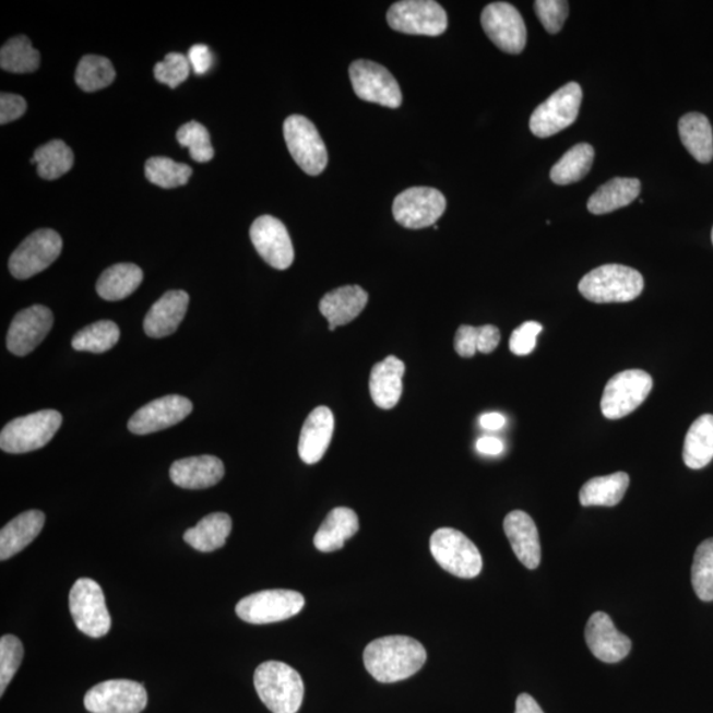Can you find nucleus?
I'll list each match as a JSON object with an SVG mask.
<instances>
[{"instance_id":"8","label":"nucleus","mask_w":713,"mask_h":713,"mask_svg":"<svg viewBox=\"0 0 713 713\" xmlns=\"http://www.w3.org/2000/svg\"><path fill=\"white\" fill-rule=\"evenodd\" d=\"M583 91L577 82L560 87L530 118V130L538 138H548L570 128L582 106Z\"/></svg>"},{"instance_id":"20","label":"nucleus","mask_w":713,"mask_h":713,"mask_svg":"<svg viewBox=\"0 0 713 713\" xmlns=\"http://www.w3.org/2000/svg\"><path fill=\"white\" fill-rule=\"evenodd\" d=\"M585 641L597 659L617 664L628 657L632 641L618 632L611 618L604 611L592 615L585 627Z\"/></svg>"},{"instance_id":"53","label":"nucleus","mask_w":713,"mask_h":713,"mask_svg":"<svg viewBox=\"0 0 713 713\" xmlns=\"http://www.w3.org/2000/svg\"><path fill=\"white\" fill-rule=\"evenodd\" d=\"M479 423H482V426L485 428V430L497 431L504 426L507 419H504V416L501 414L489 413L483 415L482 419H479Z\"/></svg>"},{"instance_id":"1","label":"nucleus","mask_w":713,"mask_h":713,"mask_svg":"<svg viewBox=\"0 0 713 713\" xmlns=\"http://www.w3.org/2000/svg\"><path fill=\"white\" fill-rule=\"evenodd\" d=\"M426 661L425 646L407 635L383 637L370 642L364 652L366 670L381 684H395L413 677Z\"/></svg>"},{"instance_id":"7","label":"nucleus","mask_w":713,"mask_h":713,"mask_svg":"<svg viewBox=\"0 0 713 713\" xmlns=\"http://www.w3.org/2000/svg\"><path fill=\"white\" fill-rule=\"evenodd\" d=\"M653 378L646 371L625 370L611 377L602 397V413L617 420L632 414L652 393Z\"/></svg>"},{"instance_id":"38","label":"nucleus","mask_w":713,"mask_h":713,"mask_svg":"<svg viewBox=\"0 0 713 713\" xmlns=\"http://www.w3.org/2000/svg\"><path fill=\"white\" fill-rule=\"evenodd\" d=\"M114 80H116V69L111 61L104 56L82 57L78 71H75V84L86 93L105 90L112 84Z\"/></svg>"},{"instance_id":"49","label":"nucleus","mask_w":713,"mask_h":713,"mask_svg":"<svg viewBox=\"0 0 713 713\" xmlns=\"http://www.w3.org/2000/svg\"><path fill=\"white\" fill-rule=\"evenodd\" d=\"M189 64L195 74L203 75L211 71L214 57L210 47L204 44H195L188 52Z\"/></svg>"},{"instance_id":"35","label":"nucleus","mask_w":713,"mask_h":713,"mask_svg":"<svg viewBox=\"0 0 713 713\" xmlns=\"http://www.w3.org/2000/svg\"><path fill=\"white\" fill-rule=\"evenodd\" d=\"M595 150L589 143H579L561 157L551 169V180L558 186H570L589 175Z\"/></svg>"},{"instance_id":"51","label":"nucleus","mask_w":713,"mask_h":713,"mask_svg":"<svg viewBox=\"0 0 713 713\" xmlns=\"http://www.w3.org/2000/svg\"><path fill=\"white\" fill-rule=\"evenodd\" d=\"M477 451L483 454H489V456H497L503 452V443L500 439L484 437L477 440L476 444Z\"/></svg>"},{"instance_id":"34","label":"nucleus","mask_w":713,"mask_h":713,"mask_svg":"<svg viewBox=\"0 0 713 713\" xmlns=\"http://www.w3.org/2000/svg\"><path fill=\"white\" fill-rule=\"evenodd\" d=\"M713 459V415L700 416L686 435L684 460L691 470H702Z\"/></svg>"},{"instance_id":"28","label":"nucleus","mask_w":713,"mask_h":713,"mask_svg":"<svg viewBox=\"0 0 713 713\" xmlns=\"http://www.w3.org/2000/svg\"><path fill=\"white\" fill-rule=\"evenodd\" d=\"M358 516L349 508H336L328 514L321 523L313 544L321 552H333L340 550L345 542L358 533Z\"/></svg>"},{"instance_id":"2","label":"nucleus","mask_w":713,"mask_h":713,"mask_svg":"<svg viewBox=\"0 0 713 713\" xmlns=\"http://www.w3.org/2000/svg\"><path fill=\"white\" fill-rule=\"evenodd\" d=\"M254 686L258 697L273 713H296L305 699L300 674L283 662L269 661L258 666Z\"/></svg>"},{"instance_id":"54","label":"nucleus","mask_w":713,"mask_h":713,"mask_svg":"<svg viewBox=\"0 0 713 713\" xmlns=\"http://www.w3.org/2000/svg\"><path fill=\"white\" fill-rule=\"evenodd\" d=\"M712 243H713V229H712Z\"/></svg>"},{"instance_id":"25","label":"nucleus","mask_w":713,"mask_h":713,"mask_svg":"<svg viewBox=\"0 0 713 713\" xmlns=\"http://www.w3.org/2000/svg\"><path fill=\"white\" fill-rule=\"evenodd\" d=\"M369 295L363 287L344 286L328 293L320 301V312L330 323V331L349 324L368 305Z\"/></svg>"},{"instance_id":"26","label":"nucleus","mask_w":713,"mask_h":713,"mask_svg":"<svg viewBox=\"0 0 713 713\" xmlns=\"http://www.w3.org/2000/svg\"><path fill=\"white\" fill-rule=\"evenodd\" d=\"M406 366L400 358L389 356L375 365L370 373V395L376 405L382 409L394 408L403 393V376Z\"/></svg>"},{"instance_id":"9","label":"nucleus","mask_w":713,"mask_h":713,"mask_svg":"<svg viewBox=\"0 0 713 713\" xmlns=\"http://www.w3.org/2000/svg\"><path fill=\"white\" fill-rule=\"evenodd\" d=\"M301 593L289 590H269L252 593L237 604V616L245 622L264 625L288 620L305 608Z\"/></svg>"},{"instance_id":"45","label":"nucleus","mask_w":713,"mask_h":713,"mask_svg":"<svg viewBox=\"0 0 713 713\" xmlns=\"http://www.w3.org/2000/svg\"><path fill=\"white\" fill-rule=\"evenodd\" d=\"M534 8L548 34L560 33L570 11V5L565 0H538L534 3Z\"/></svg>"},{"instance_id":"21","label":"nucleus","mask_w":713,"mask_h":713,"mask_svg":"<svg viewBox=\"0 0 713 713\" xmlns=\"http://www.w3.org/2000/svg\"><path fill=\"white\" fill-rule=\"evenodd\" d=\"M224 475V463L211 454L178 460L170 465L169 470L170 479L182 489L214 487L223 479Z\"/></svg>"},{"instance_id":"36","label":"nucleus","mask_w":713,"mask_h":713,"mask_svg":"<svg viewBox=\"0 0 713 713\" xmlns=\"http://www.w3.org/2000/svg\"><path fill=\"white\" fill-rule=\"evenodd\" d=\"M31 163L36 164L40 178L56 180L72 169L74 155L67 143L50 141L35 151Z\"/></svg>"},{"instance_id":"22","label":"nucleus","mask_w":713,"mask_h":713,"mask_svg":"<svg viewBox=\"0 0 713 713\" xmlns=\"http://www.w3.org/2000/svg\"><path fill=\"white\" fill-rule=\"evenodd\" d=\"M334 432V416L331 408L319 406L302 425L299 440V456L308 465L318 464L330 448Z\"/></svg>"},{"instance_id":"14","label":"nucleus","mask_w":713,"mask_h":713,"mask_svg":"<svg viewBox=\"0 0 713 713\" xmlns=\"http://www.w3.org/2000/svg\"><path fill=\"white\" fill-rule=\"evenodd\" d=\"M148 702L147 691L138 681L112 679L87 691L84 705L91 713H141Z\"/></svg>"},{"instance_id":"31","label":"nucleus","mask_w":713,"mask_h":713,"mask_svg":"<svg viewBox=\"0 0 713 713\" xmlns=\"http://www.w3.org/2000/svg\"><path fill=\"white\" fill-rule=\"evenodd\" d=\"M628 473L617 472L614 475L595 477L584 484L579 494L583 507H616L622 501L629 488Z\"/></svg>"},{"instance_id":"27","label":"nucleus","mask_w":713,"mask_h":713,"mask_svg":"<svg viewBox=\"0 0 713 713\" xmlns=\"http://www.w3.org/2000/svg\"><path fill=\"white\" fill-rule=\"evenodd\" d=\"M46 523L40 510H28L12 520L0 532V560H9L37 538Z\"/></svg>"},{"instance_id":"40","label":"nucleus","mask_w":713,"mask_h":713,"mask_svg":"<svg viewBox=\"0 0 713 713\" xmlns=\"http://www.w3.org/2000/svg\"><path fill=\"white\" fill-rule=\"evenodd\" d=\"M144 170H146L148 181L164 189L186 186L192 176V168L187 166V164L178 163L164 156L151 157Z\"/></svg>"},{"instance_id":"17","label":"nucleus","mask_w":713,"mask_h":713,"mask_svg":"<svg viewBox=\"0 0 713 713\" xmlns=\"http://www.w3.org/2000/svg\"><path fill=\"white\" fill-rule=\"evenodd\" d=\"M250 238L258 254L271 268L287 270L295 260V251L287 227L273 216L258 217L251 225Z\"/></svg>"},{"instance_id":"19","label":"nucleus","mask_w":713,"mask_h":713,"mask_svg":"<svg viewBox=\"0 0 713 713\" xmlns=\"http://www.w3.org/2000/svg\"><path fill=\"white\" fill-rule=\"evenodd\" d=\"M54 325V313L37 305L16 313L8 334V348L12 355L23 357L33 353L48 336Z\"/></svg>"},{"instance_id":"10","label":"nucleus","mask_w":713,"mask_h":713,"mask_svg":"<svg viewBox=\"0 0 713 713\" xmlns=\"http://www.w3.org/2000/svg\"><path fill=\"white\" fill-rule=\"evenodd\" d=\"M284 139L289 154L298 166L309 176L324 173L328 153L317 126L302 116H292L283 126Z\"/></svg>"},{"instance_id":"41","label":"nucleus","mask_w":713,"mask_h":713,"mask_svg":"<svg viewBox=\"0 0 713 713\" xmlns=\"http://www.w3.org/2000/svg\"><path fill=\"white\" fill-rule=\"evenodd\" d=\"M692 586L702 602H713V538L697 548L691 571Z\"/></svg>"},{"instance_id":"12","label":"nucleus","mask_w":713,"mask_h":713,"mask_svg":"<svg viewBox=\"0 0 713 713\" xmlns=\"http://www.w3.org/2000/svg\"><path fill=\"white\" fill-rule=\"evenodd\" d=\"M447 207V200L438 189L413 187L397 194L393 214L397 224L406 229H425L435 226Z\"/></svg>"},{"instance_id":"15","label":"nucleus","mask_w":713,"mask_h":713,"mask_svg":"<svg viewBox=\"0 0 713 713\" xmlns=\"http://www.w3.org/2000/svg\"><path fill=\"white\" fill-rule=\"evenodd\" d=\"M349 78L356 96L366 103L397 109L402 92L394 75L387 68L368 60H357L349 68Z\"/></svg>"},{"instance_id":"5","label":"nucleus","mask_w":713,"mask_h":713,"mask_svg":"<svg viewBox=\"0 0 713 713\" xmlns=\"http://www.w3.org/2000/svg\"><path fill=\"white\" fill-rule=\"evenodd\" d=\"M430 547L438 565L454 577L473 579L483 570L482 554L468 536L459 530H437L431 536Z\"/></svg>"},{"instance_id":"32","label":"nucleus","mask_w":713,"mask_h":713,"mask_svg":"<svg viewBox=\"0 0 713 713\" xmlns=\"http://www.w3.org/2000/svg\"><path fill=\"white\" fill-rule=\"evenodd\" d=\"M231 519L225 513H213L204 516L198 525L187 530L185 540L194 550L212 552L224 547L231 533Z\"/></svg>"},{"instance_id":"18","label":"nucleus","mask_w":713,"mask_h":713,"mask_svg":"<svg viewBox=\"0 0 713 713\" xmlns=\"http://www.w3.org/2000/svg\"><path fill=\"white\" fill-rule=\"evenodd\" d=\"M192 402L186 396L167 395L157 397L139 408L129 420V430L135 435H148L167 430L178 425L192 413Z\"/></svg>"},{"instance_id":"29","label":"nucleus","mask_w":713,"mask_h":713,"mask_svg":"<svg viewBox=\"0 0 713 713\" xmlns=\"http://www.w3.org/2000/svg\"><path fill=\"white\" fill-rule=\"evenodd\" d=\"M641 192L639 179L616 178L597 189L589 200V211L596 216L611 213L632 204Z\"/></svg>"},{"instance_id":"44","label":"nucleus","mask_w":713,"mask_h":713,"mask_svg":"<svg viewBox=\"0 0 713 713\" xmlns=\"http://www.w3.org/2000/svg\"><path fill=\"white\" fill-rule=\"evenodd\" d=\"M191 69L188 57L174 52L168 54L166 59L157 62L154 68V74L155 79L159 81L161 84H166L175 90V87H178L189 78Z\"/></svg>"},{"instance_id":"23","label":"nucleus","mask_w":713,"mask_h":713,"mask_svg":"<svg viewBox=\"0 0 713 713\" xmlns=\"http://www.w3.org/2000/svg\"><path fill=\"white\" fill-rule=\"evenodd\" d=\"M503 530L521 563L528 570L538 568L542 558L539 534L532 516L525 511H511L503 521Z\"/></svg>"},{"instance_id":"11","label":"nucleus","mask_w":713,"mask_h":713,"mask_svg":"<svg viewBox=\"0 0 713 713\" xmlns=\"http://www.w3.org/2000/svg\"><path fill=\"white\" fill-rule=\"evenodd\" d=\"M388 23L397 33L440 36L448 27L447 12L433 0H403L391 5Z\"/></svg>"},{"instance_id":"16","label":"nucleus","mask_w":713,"mask_h":713,"mask_svg":"<svg viewBox=\"0 0 713 713\" xmlns=\"http://www.w3.org/2000/svg\"><path fill=\"white\" fill-rule=\"evenodd\" d=\"M482 24L485 34L503 52L519 55L526 47L527 31L520 11L509 3H490L484 9Z\"/></svg>"},{"instance_id":"4","label":"nucleus","mask_w":713,"mask_h":713,"mask_svg":"<svg viewBox=\"0 0 713 713\" xmlns=\"http://www.w3.org/2000/svg\"><path fill=\"white\" fill-rule=\"evenodd\" d=\"M62 415L43 409L11 420L0 432V448L8 453H28L46 447L60 430Z\"/></svg>"},{"instance_id":"39","label":"nucleus","mask_w":713,"mask_h":713,"mask_svg":"<svg viewBox=\"0 0 713 713\" xmlns=\"http://www.w3.org/2000/svg\"><path fill=\"white\" fill-rule=\"evenodd\" d=\"M121 331L114 321L100 320L81 330L72 340L74 350L105 353L117 345Z\"/></svg>"},{"instance_id":"47","label":"nucleus","mask_w":713,"mask_h":713,"mask_svg":"<svg viewBox=\"0 0 713 713\" xmlns=\"http://www.w3.org/2000/svg\"><path fill=\"white\" fill-rule=\"evenodd\" d=\"M478 326L462 325L454 336V350L459 356L471 358L478 352Z\"/></svg>"},{"instance_id":"37","label":"nucleus","mask_w":713,"mask_h":713,"mask_svg":"<svg viewBox=\"0 0 713 713\" xmlns=\"http://www.w3.org/2000/svg\"><path fill=\"white\" fill-rule=\"evenodd\" d=\"M0 67L5 72L33 73L40 67V54L27 36H15L0 49Z\"/></svg>"},{"instance_id":"52","label":"nucleus","mask_w":713,"mask_h":713,"mask_svg":"<svg viewBox=\"0 0 713 713\" xmlns=\"http://www.w3.org/2000/svg\"><path fill=\"white\" fill-rule=\"evenodd\" d=\"M515 713H545L528 693H521L515 703Z\"/></svg>"},{"instance_id":"6","label":"nucleus","mask_w":713,"mask_h":713,"mask_svg":"<svg viewBox=\"0 0 713 713\" xmlns=\"http://www.w3.org/2000/svg\"><path fill=\"white\" fill-rule=\"evenodd\" d=\"M69 609L80 632L100 639L109 633L111 617L103 589L92 579H79L69 593Z\"/></svg>"},{"instance_id":"48","label":"nucleus","mask_w":713,"mask_h":713,"mask_svg":"<svg viewBox=\"0 0 713 713\" xmlns=\"http://www.w3.org/2000/svg\"><path fill=\"white\" fill-rule=\"evenodd\" d=\"M27 103L22 96L12 93H2L0 96V123L5 124L24 116Z\"/></svg>"},{"instance_id":"33","label":"nucleus","mask_w":713,"mask_h":713,"mask_svg":"<svg viewBox=\"0 0 713 713\" xmlns=\"http://www.w3.org/2000/svg\"><path fill=\"white\" fill-rule=\"evenodd\" d=\"M681 143L699 163H710L713 157V134L709 118L700 112L686 114L679 121Z\"/></svg>"},{"instance_id":"13","label":"nucleus","mask_w":713,"mask_h":713,"mask_svg":"<svg viewBox=\"0 0 713 713\" xmlns=\"http://www.w3.org/2000/svg\"><path fill=\"white\" fill-rule=\"evenodd\" d=\"M61 250L59 233L52 229L36 230L12 252L10 273L19 281L29 280L48 269L59 258Z\"/></svg>"},{"instance_id":"30","label":"nucleus","mask_w":713,"mask_h":713,"mask_svg":"<svg viewBox=\"0 0 713 713\" xmlns=\"http://www.w3.org/2000/svg\"><path fill=\"white\" fill-rule=\"evenodd\" d=\"M143 282V271L134 263H118L104 271L97 282V293L104 300L129 298Z\"/></svg>"},{"instance_id":"42","label":"nucleus","mask_w":713,"mask_h":713,"mask_svg":"<svg viewBox=\"0 0 713 713\" xmlns=\"http://www.w3.org/2000/svg\"><path fill=\"white\" fill-rule=\"evenodd\" d=\"M181 147L189 148V154L194 162L207 163L214 157L210 131L205 126L192 121L182 124L176 134Z\"/></svg>"},{"instance_id":"24","label":"nucleus","mask_w":713,"mask_h":713,"mask_svg":"<svg viewBox=\"0 0 713 713\" xmlns=\"http://www.w3.org/2000/svg\"><path fill=\"white\" fill-rule=\"evenodd\" d=\"M188 305L189 295L181 289L164 294L146 314L144 332L153 338H163L175 333L186 318Z\"/></svg>"},{"instance_id":"43","label":"nucleus","mask_w":713,"mask_h":713,"mask_svg":"<svg viewBox=\"0 0 713 713\" xmlns=\"http://www.w3.org/2000/svg\"><path fill=\"white\" fill-rule=\"evenodd\" d=\"M24 649L15 635L5 634L0 640V696H4L10 681L22 665Z\"/></svg>"},{"instance_id":"3","label":"nucleus","mask_w":713,"mask_h":713,"mask_svg":"<svg viewBox=\"0 0 713 713\" xmlns=\"http://www.w3.org/2000/svg\"><path fill=\"white\" fill-rule=\"evenodd\" d=\"M645 282L639 271L622 264H605L592 270L579 283V292L597 305L632 301L642 294Z\"/></svg>"},{"instance_id":"46","label":"nucleus","mask_w":713,"mask_h":713,"mask_svg":"<svg viewBox=\"0 0 713 713\" xmlns=\"http://www.w3.org/2000/svg\"><path fill=\"white\" fill-rule=\"evenodd\" d=\"M542 330H544V326L536 323V321H526V323L516 328L510 337L511 353H514L515 356H527L530 353H533L536 346V338H538Z\"/></svg>"},{"instance_id":"50","label":"nucleus","mask_w":713,"mask_h":713,"mask_svg":"<svg viewBox=\"0 0 713 713\" xmlns=\"http://www.w3.org/2000/svg\"><path fill=\"white\" fill-rule=\"evenodd\" d=\"M478 352L484 353V355H489V353L495 352L501 341L500 330L495 325H483L478 326Z\"/></svg>"}]
</instances>
